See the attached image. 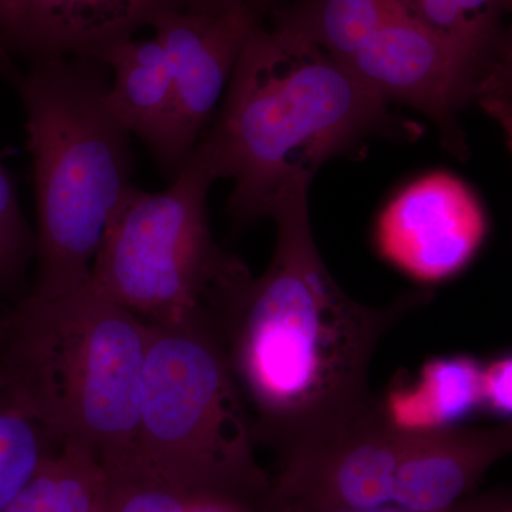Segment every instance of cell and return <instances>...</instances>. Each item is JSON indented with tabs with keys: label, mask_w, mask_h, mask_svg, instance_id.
<instances>
[{
	"label": "cell",
	"mask_w": 512,
	"mask_h": 512,
	"mask_svg": "<svg viewBox=\"0 0 512 512\" xmlns=\"http://www.w3.org/2000/svg\"><path fill=\"white\" fill-rule=\"evenodd\" d=\"M424 25L461 45L503 52L511 49L505 16L511 0H402Z\"/></svg>",
	"instance_id": "ac0fdd59"
},
{
	"label": "cell",
	"mask_w": 512,
	"mask_h": 512,
	"mask_svg": "<svg viewBox=\"0 0 512 512\" xmlns=\"http://www.w3.org/2000/svg\"><path fill=\"white\" fill-rule=\"evenodd\" d=\"M269 218L276 224L271 264L238 289L218 333L255 443L279 457L375 400L367 377L377 346L431 293L407 292L386 306L350 298L316 247L308 192L286 198Z\"/></svg>",
	"instance_id": "6da1fadb"
},
{
	"label": "cell",
	"mask_w": 512,
	"mask_h": 512,
	"mask_svg": "<svg viewBox=\"0 0 512 512\" xmlns=\"http://www.w3.org/2000/svg\"><path fill=\"white\" fill-rule=\"evenodd\" d=\"M481 365L473 357L437 359L424 367L419 392L410 399H393L390 406L416 403L409 427L453 426L481 409Z\"/></svg>",
	"instance_id": "e0dca14e"
},
{
	"label": "cell",
	"mask_w": 512,
	"mask_h": 512,
	"mask_svg": "<svg viewBox=\"0 0 512 512\" xmlns=\"http://www.w3.org/2000/svg\"><path fill=\"white\" fill-rule=\"evenodd\" d=\"M487 232V214L473 188L448 171H431L384 205L375 238L380 255L394 268L434 284L460 274Z\"/></svg>",
	"instance_id": "9c48e42d"
},
{
	"label": "cell",
	"mask_w": 512,
	"mask_h": 512,
	"mask_svg": "<svg viewBox=\"0 0 512 512\" xmlns=\"http://www.w3.org/2000/svg\"><path fill=\"white\" fill-rule=\"evenodd\" d=\"M147 338V323L89 281L16 302L0 318V365L57 439L116 471L137 463Z\"/></svg>",
	"instance_id": "277c9868"
},
{
	"label": "cell",
	"mask_w": 512,
	"mask_h": 512,
	"mask_svg": "<svg viewBox=\"0 0 512 512\" xmlns=\"http://www.w3.org/2000/svg\"><path fill=\"white\" fill-rule=\"evenodd\" d=\"M26 113L36 198L29 296L56 299L90 281L94 258L134 187L130 133L106 103L109 70L92 57L0 62Z\"/></svg>",
	"instance_id": "3957f363"
},
{
	"label": "cell",
	"mask_w": 512,
	"mask_h": 512,
	"mask_svg": "<svg viewBox=\"0 0 512 512\" xmlns=\"http://www.w3.org/2000/svg\"><path fill=\"white\" fill-rule=\"evenodd\" d=\"M63 444L0 365V512Z\"/></svg>",
	"instance_id": "2e32d148"
},
{
	"label": "cell",
	"mask_w": 512,
	"mask_h": 512,
	"mask_svg": "<svg viewBox=\"0 0 512 512\" xmlns=\"http://www.w3.org/2000/svg\"><path fill=\"white\" fill-rule=\"evenodd\" d=\"M367 90L407 104L439 128L443 146L468 156L460 114L468 104L505 119L511 52H483L448 39L403 10L343 63Z\"/></svg>",
	"instance_id": "52a82bcc"
},
{
	"label": "cell",
	"mask_w": 512,
	"mask_h": 512,
	"mask_svg": "<svg viewBox=\"0 0 512 512\" xmlns=\"http://www.w3.org/2000/svg\"><path fill=\"white\" fill-rule=\"evenodd\" d=\"M164 0H5L0 62L96 57L150 26Z\"/></svg>",
	"instance_id": "8fae6325"
},
{
	"label": "cell",
	"mask_w": 512,
	"mask_h": 512,
	"mask_svg": "<svg viewBox=\"0 0 512 512\" xmlns=\"http://www.w3.org/2000/svg\"><path fill=\"white\" fill-rule=\"evenodd\" d=\"M282 2L284 0H164V9L200 15H224L245 8H262L271 12Z\"/></svg>",
	"instance_id": "7402d4cb"
},
{
	"label": "cell",
	"mask_w": 512,
	"mask_h": 512,
	"mask_svg": "<svg viewBox=\"0 0 512 512\" xmlns=\"http://www.w3.org/2000/svg\"><path fill=\"white\" fill-rule=\"evenodd\" d=\"M510 423L494 427H410L394 478L392 504L439 512L476 494L478 485L511 453Z\"/></svg>",
	"instance_id": "7c38bea8"
},
{
	"label": "cell",
	"mask_w": 512,
	"mask_h": 512,
	"mask_svg": "<svg viewBox=\"0 0 512 512\" xmlns=\"http://www.w3.org/2000/svg\"><path fill=\"white\" fill-rule=\"evenodd\" d=\"M511 355L495 357L481 366V410L507 419L511 416Z\"/></svg>",
	"instance_id": "44dd1931"
},
{
	"label": "cell",
	"mask_w": 512,
	"mask_h": 512,
	"mask_svg": "<svg viewBox=\"0 0 512 512\" xmlns=\"http://www.w3.org/2000/svg\"><path fill=\"white\" fill-rule=\"evenodd\" d=\"M383 134L409 133L345 64L266 16L249 33L220 113L197 146L217 178L234 180L228 211L242 229L308 192L330 158Z\"/></svg>",
	"instance_id": "7a4b0ae2"
},
{
	"label": "cell",
	"mask_w": 512,
	"mask_h": 512,
	"mask_svg": "<svg viewBox=\"0 0 512 512\" xmlns=\"http://www.w3.org/2000/svg\"><path fill=\"white\" fill-rule=\"evenodd\" d=\"M3 8H5V0H0V15H2Z\"/></svg>",
	"instance_id": "603a6c76"
},
{
	"label": "cell",
	"mask_w": 512,
	"mask_h": 512,
	"mask_svg": "<svg viewBox=\"0 0 512 512\" xmlns=\"http://www.w3.org/2000/svg\"><path fill=\"white\" fill-rule=\"evenodd\" d=\"M384 403L278 457L268 507L281 512L363 510L392 503L394 478L409 441Z\"/></svg>",
	"instance_id": "ba28073f"
},
{
	"label": "cell",
	"mask_w": 512,
	"mask_h": 512,
	"mask_svg": "<svg viewBox=\"0 0 512 512\" xmlns=\"http://www.w3.org/2000/svg\"><path fill=\"white\" fill-rule=\"evenodd\" d=\"M269 10L245 8L224 15L164 9L150 23L173 74L181 144L191 156L227 90L251 30Z\"/></svg>",
	"instance_id": "30bf717a"
},
{
	"label": "cell",
	"mask_w": 512,
	"mask_h": 512,
	"mask_svg": "<svg viewBox=\"0 0 512 512\" xmlns=\"http://www.w3.org/2000/svg\"><path fill=\"white\" fill-rule=\"evenodd\" d=\"M215 180L195 146L167 190L131 188L94 258L92 285L148 326L218 330L252 274L212 237L207 197Z\"/></svg>",
	"instance_id": "8992f818"
},
{
	"label": "cell",
	"mask_w": 512,
	"mask_h": 512,
	"mask_svg": "<svg viewBox=\"0 0 512 512\" xmlns=\"http://www.w3.org/2000/svg\"><path fill=\"white\" fill-rule=\"evenodd\" d=\"M107 473L109 512H255L227 501L185 493L138 463Z\"/></svg>",
	"instance_id": "d6986e66"
},
{
	"label": "cell",
	"mask_w": 512,
	"mask_h": 512,
	"mask_svg": "<svg viewBox=\"0 0 512 512\" xmlns=\"http://www.w3.org/2000/svg\"><path fill=\"white\" fill-rule=\"evenodd\" d=\"M137 463L185 493L265 512L251 417L211 326H148Z\"/></svg>",
	"instance_id": "5b68a950"
},
{
	"label": "cell",
	"mask_w": 512,
	"mask_h": 512,
	"mask_svg": "<svg viewBox=\"0 0 512 512\" xmlns=\"http://www.w3.org/2000/svg\"><path fill=\"white\" fill-rule=\"evenodd\" d=\"M266 512H281V511H274V510H269V508H266Z\"/></svg>",
	"instance_id": "cb8c5ba5"
},
{
	"label": "cell",
	"mask_w": 512,
	"mask_h": 512,
	"mask_svg": "<svg viewBox=\"0 0 512 512\" xmlns=\"http://www.w3.org/2000/svg\"><path fill=\"white\" fill-rule=\"evenodd\" d=\"M403 10L402 0H285L268 18L345 63Z\"/></svg>",
	"instance_id": "5bb4252c"
},
{
	"label": "cell",
	"mask_w": 512,
	"mask_h": 512,
	"mask_svg": "<svg viewBox=\"0 0 512 512\" xmlns=\"http://www.w3.org/2000/svg\"><path fill=\"white\" fill-rule=\"evenodd\" d=\"M109 474L83 447L64 443L5 512H109Z\"/></svg>",
	"instance_id": "9a60e30c"
},
{
	"label": "cell",
	"mask_w": 512,
	"mask_h": 512,
	"mask_svg": "<svg viewBox=\"0 0 512 512\" xmlns=\"http://www.w3.org/2000/svg\"><path fill=\"white\" fill-rule=\"evenodd\" d=\"M109 70L106 103L130 136L143 140L154 160L173 180L187 163L178 130L170 62L163 43L134 37L114 43L94 57Z\"/></svg>",
	"instance_id": "4fadbf2b"
},
{
	"label": "cell",
	"mask_w": 512,
	"mask_h": 512,
	"mask_svg": "<svg viewBox=\"0 0 512 512\" xmlns=\"http://www.w3.org/2000/svg\"><path fill=\"white\" fill-rule=\"evenodd\" d=\"M35 255V229L20 207L15 178L0 163V298L19 302Z\"/></svg>",
	"instance_id": "ffe728a7"
}]
</instances>
